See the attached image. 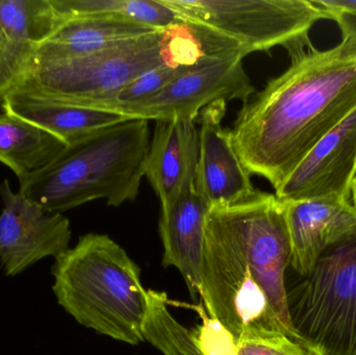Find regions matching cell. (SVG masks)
<instances>
[{
	"mask_svg": "<svg viewBox=\"0 0 356 355\" xmlns=\"http://www.w3.org/2000/svg\"><path fill=\"white\" fill-rule=\"evenodd\" d=\"M291 246L284 206L275 194L207 217L199 296L211 318L234 338L280 331L295 341L286 287Z\"/></svg>",
	"mask_w": 356,
	"mask_h": 355,
	"instance_id": "cell-1",
	"label": "cell"
},
{
	"mask_svg": "<svg viewBox=\"0 0 356 355\" xmlns=\"http://www.w3.org/2000/svg\"><path fill=\"white\" fill-rule=\"evenodd\" d=\"M356 110V41L293 58L238 113L232 145L250 174L274 190Z\"/></svg>",
	"mask_w": 356,
	"mask_h": 355,
	"instance_id": "cell-2",
	"label": "cell"
},
{
	"mask_svg": "<svg viewBox=\"0 0 356 355\" xmlns=\"http://www.w3.org/2000/svg\"><path fill=\"white\" fill-rule=\"evenodd\" d=\"M149 145V121L129 119L104 127L67 144L47 166L19 179V193L60 214L94 200L112 206L135 201Z\"/></svg>",
	"mask_w": 356,
	"mask_h": 355,
	"instance_id": "cell-3",
	"label": "cell"
},
{
	"mask_svg": "<svg viewBox=\"0 0 356 355\" xmlns=\"http://www.w3.org/2000/svg\"><path fill=\"white\" fill-rule=\"evenodd\" d=\"M52 291L77 323L129 345L144 341L148 291L141 271L106 235L88 233L54 260Z\"/></svg>",
	"mask_w": 356,
	"mask_h": 355,
	"instance_id": "cell-4",
	"label": "cell"
},
{
	"mask_svg": "<svg viewBox=\"0 0 356 355\" xmlns=\"http://www.w3.org/2000/svg\"><path fill=\"white\" fill-rule=\"evenodd\" d=\"M165 63L180 65L175 27L94 53L38 63L20 87L56 101L89 108Z\"/></svg>",
	"mask_w": 356,
	"mask_h": 355,
	"instance_id": "cell-5",
	"label": "cell"
},
{
	"mask_svg": "<svg viewBox=\"0 0 356 355\" xmlns=\"http://www.w3.org/2000/svg\"><path fill=\"white\" fill-rule=\"evenodd\" d=\"M288 304L301 345L319 355H356V239L324 254L288 292Z\"/></svg>",
	"mask_w": 356,
	"mask_h": 355,
	"instance_id": "cell-6",
	"label": "cell"
},
{
	"mask_svg": "<svg viewBox=\"0 0 356 355\" xmlns=\"http://www.w3.org/2000/svg\"><path fill=\"white\" fill-rule=\"evenodd\" d=\"M186 22L236 42L245 53L276 46L291 58L312 47L309 33L325 14L307 0H161Z\"/></svg>",
	"mask_w": 356,
	"mask_h": 355,
	"instance_id": "cell-7",
	"label": "cell"
},
{
	"mask_svg": "<svg viewBox=\"0 0 356 355\" xmlns=\"http://www.w3.org/2000/svg\"><path fill=\"white\" fill-rule=\"evenodd\" d=\"M243 50L201 56L166 87L148 99L108 110L127 119H197L205 106L217 101H248L257 92L243 66Z\"/></svg>",
	"mask_w": 356,
	"mask_h": 355,
	"instance_id": "cell-8",
	"label": "cell"
},
{
	"mask_svg": "<svg viewBox=\"0 0 356 355\" xmlns=\"http://www.w3.org/2000/svg\"><path fill=\"white\" fill-rule=\"evenodd\" d=\"M3 210L0 215V266L8 276H17L46 258L70 248V222L60 213L46 212L39 204L0 185Z\"/></svg>",
	"mask_w": 356,
	"mask_h": 355,
	"instance_id": "cell-9",
	"label": "cell"
},
{
	"mask_svg": "<svg viewBox=\"0 0 356 355\" xmlns=\"http://www.w3.org/2000/svg\"><path fill=\"white\" fill-rule=\"evenodd\" d=\"M226 104L217 101L205 106L196 119L200 129L194 189L209 210L243 204L261 192L234 150L230 129L222 126Z\"/></svg>",
	"mask_w": 356,
	"mask_h": 355,
	"instance_id": "cell-10",
	"label": "cell"
},
{
	"mask_svg": "<svg viewBox=\"0 0 356 355\" xmlns=\"http://www.w3.org/2000/svg\"><path fill=\"white\" fill-rule=\"evenodd\" d=\"M356 177V110L323 138L275 190L280 201L351 199Z\"/></svg>",
	"mask_w": 356,
	"mask_h": 355,
	"instance_id": "cell-11",
	"label": "cell"
},
{
	"mask_svg": "<svg viewBox=\"0 0 356 355\" xmlns=\"http://www.w3.org/2000/svg\"><path fill=\"white\" fill-rule=\"evenodd\" d=\"M282 204L290 239V265L301 276H307L328 250L356 239V208L349 198Z\"/></svg>",
	"mask_w": 356,
	"mask_h": 355,
	"instance_id": "cell-12",
	"label": "cell"
},
{
	"mask_svg": "<svg viewBox=\"0 0 356 355\" xmlns=\"http://www.w3.org/2000/svg\"><path fill=\"white\" fill-rule=\"evenodd\" d=\"M60 23L49 0H0V101L24 83L40 44Z\"/></svg>",
	"mask_w": 356,
	"mask_h": 355,
	"instance_id": "cell-13",
	"label": "cell"
},
{
	"mask_svg": "<svg viewBox=\"0 0 356 355\" xmlns=\"http://www.w3.org/2000/svg\"><path fill=\"white\" fill-rule=\"evenodd\" d=\"M199 158L196 119L156 121L145 163V176L161 201L173 204L194 190Z\"/></svg>",
	"mask_w": 356,
	"mask_h": 355,
	"instance_id": "cell-14",
	"label": "cell"
},
{
	"mask_svg": "<svg viewBox=\"0 0 356 355\" xmlns=\"http://www.w3.org/2000/svg\"><path fill=\"white\" fill-rule=\"evenodd\" d=\"M209 208L196 191L180 196L161 208L160 235L164 246L163 265L177 268L193 299L199 296L204 229Z\"/></svg>",
	"mask_w": 356,
	"mask_h": 355,
	"instance_id": "cell-15",
	"label": "cell"
},
{
	"mask_svg": "<svg viewBox=\"0 0 356 355\" xmlns=\"http://www.w3.org/2000/svg\"><path fill=\"white\" fill-rule=\"evenodd\" d=\"M1 108L49 131L66 144L98 129L129 120L115 113L56 101L23 87L4 96Z\"/></svg>",
	"mask_w": 356,
	"mask_h": 355,
	"instance_id": "cell-16",
	"label": "cell"
},
{
	"mask_svg": "<svg viewBox=\"0 0 356 355\" xmlns=\"http://www.w3.org/2000/svg\"><path fill=\"white\" fill-rule=\"evenodd\" d=\"M159 31L114 17L68 19L40 44L33 65L94 53Z\"/></svg>",
	"mask_w": 356,
	"mask_h": 355,
	"instance_id": "cell-17",
	"label": "cell"
},
{
	"mask_svg": "<svg viewBox=\"0 0 356 355\" xmlns=\"http://www.w3.org/2000/svg\"><path fill=\"white\" fill-rule=\"evenodd\" d=\"M66 145L49 131L3 110L0 112V163L8 167L18 179L47 166Z\"/></svg>",
	"mask_w": 356,
	"mask_h": 355,
	"instance_id": "cell-18",
	"label": "cell"
},
{
	"mask_svg": "<svg viewBox=\"0 0 356 355\" xmlns=\"http://www.w3.org/2000/svg\"><path fill=\"white\" fill-rule=\"evenodd\" d=\"M60 21L81 17H114L156 29L184 24L179 16L161 0H49Z\"/></svg>",
	"mask_w": 356,
	"mask_h": 355,
	"instance_id": "cell-19",
	"label": "cell"
},
{
	"mask_svg": "<svg viewBox=\"0 0 356 355\" xmlns=\"http://www.w3.org/2000/svg\"><path fill=\"white\" fill-rule=\"evenodd\" d=\"M144 341L163 355H205L198 329H188L178 322L168 310L166 294L148 291V306L142 329Z\"/></svg>",
	"mask_w": 356,
	"mask_h": 355,
	"instance_id": "cell-20",
	"label": "cell"
},
{
	"mask_svg": "<svg viewBox=\"0 0 356 355\" xmlns=\"http://www.w3.org/2000/svg\"><path fill=\"white\" fill-rule=\"evenodd\" d=\"M192 65V64H191ZM190 65H175L165 63L156 68L146 71L143 74L133 79L131 83L119 90L113 97L89 106L97 110H112L115 106L137 104L156 95L163 88L166 87L177 75L184 72Z\"/></svg>",
	"mask_w": 356,
	"mask_h": 355,
	"instance_id": "cell-21",
	"label": "cell"
},
{
	"mask_svg": "<svg viewBox=\"0 0 356 355\" xmlns=\"http://www.w3.org/2000/svg\"><path fill=\"white\" fill-rule=\"evenodd\" d=\"M236 355H309V349L286 333L268 331L238 340Z\"/></svg>",
	"mask_w": 356,
	"mask_h": 355,
	"instance_id": "cell-22",
	"label": "cell"
},
{
	"mask_svg": "<svg viewBox=\"0 0 356 355\" xmlns=\"http://www.w3.org/2000/svg\"><path fill=\"white\" fill-rule=\"evenodd\" d=\"M316 6L340 27L342 40L356 41V0H314Z\"/></svg>",
	"mask_w": 356,
	"mask_h": 355,
	"instance_id": "cell-23",
	"label": "cell"
},
{
	"mask_svg": "<svg viewBox=\"0 0 356 355\" xmlns=\"http://www.w3.org/2000/svg\"><path fill=\"white\" fill-rule=\"evenodd\" d=\"M351 201H353V206L356 208V177L353 183V187H351Z\"/></svg>",
	"mask_w": 356,
	"mask_h": 355,
	"instance_id": "cell-24",
	"label": "cell"
},
{
	"mask_svg": "<svg viewBox=\"0 0 356 355\" xmlns=\"http://www.w3.org/2000/svg\"><path fill=\"white\" fill-rule=\"evenodd\" d=\"M309 355H319L316 354V352H312V350L309 349Z\"/></svg>",
	"mask_w": 356,
	"mask_h": 355,
	"instance_id": "cell-25",
	"label": "cell"
},
{
	"mask_svg": "<svg viewBox=\"0 0 356 355\" xmlns=\"http://www.w3.org/2000/svg\"><path fill=\"white\" fill-rule=\"evenodd\" d=\"M0 108H1V101H0Z\"/></svg>",
	"mask_w": 356,
	"mask_h": 355,
	"instance_id": "cell-26",
	"label": "cell"
}]
</instances>
